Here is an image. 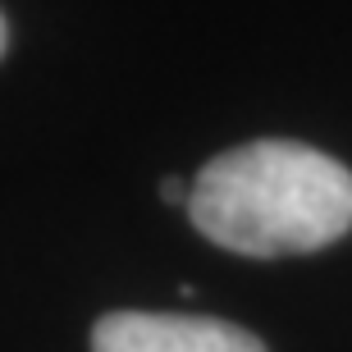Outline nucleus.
<instances>
[{
  "mask_svg": "<svg viewBox=\"0 0 352 352\" xmlns=\"http://www.w3.org/2000/svg\"><path fill=\"white\" fill-rule=\"evenodd\" d=\"M188 220L238 256H302L352 229V174L302 142H248L188 183Z\"/></svg>",
  "mask_w": 352,
  "mask_h": 352,
  "instance_id": "1",
  "label": "nucleus"
},
{
  "mask_svg": "<svg viewBox=\"0 0 352 352\" xmlns=\"http://www.w3.org/2000/svg\"><path fill=\"white\" fill-rule=\"evenodd\" d=\"M91 352H265V343L215 316L110 311L91 329Z\"/></svg>",
  "mask_w": 352,
  "mask_h": 352,
  "instance_id": "2",
  "label": "nucleus"
},
{
  "mask_svg": "<svg viewBox=\"0 0 352 352\" xmlns=\"http://www.w3.org/2000/svg\"><path fill=\"white\" fill-rule=\"evenodd\" d=\"M160 197H165V201H183V206H188V183H183V179H160Z\"/></svg>",
  "mask_w": 352,
  "mask_h": 352,
  "instance_id": "3",
  "label": "nucleus"
},
{
  "mask_svg": "<svg viewBox=\"0 0 352 352\" xmlns=\"http://www.w3.org/2000/svg\"><path fill=\"white\" fill-rule=\"evenodd\" d=\"M5 46H10V28H5V19H0V55H5Z\"/></svg>",
  "mask_w": 352,
  "mask_h": 352,
  "instance_id": "4",
  "label": "nucleus"
}]
</instances>
